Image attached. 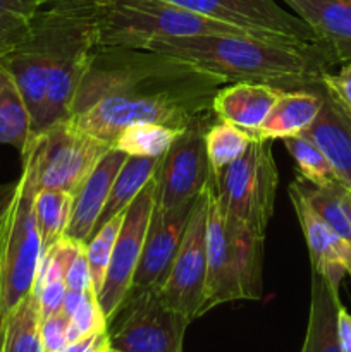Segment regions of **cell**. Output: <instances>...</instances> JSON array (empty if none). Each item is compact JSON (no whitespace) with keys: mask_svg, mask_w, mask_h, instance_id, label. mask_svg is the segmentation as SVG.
I'll list each match as a JSON object with an SVG mask.
<instances>
[{"mask_svg":"<svg viewBox=\"0 0 351 352\" xmlns=\"http://www.w3.org/2000/svg\"><path fill=\"white\" fill-rule=\"evenodd\" d=\"M224 79L147 48L98 47L72 103L69 119L112 146L126 127L160 124L184 131L212 116Z\"/></svg>","mask_w":351,"mask_h":352,"instance_id":"1","label":"cell"},{"mask_svg":"<svg viewBox=\"0 0 351 352\" xmlns=\"http://www.w3.org/2000/svg\"><path fill=\"white\" fill-rule=\"evenodd\" d=\"M147 50L171 55L210 72L226 82H265L282 89H310L336 60L323 45L257 34L157 40Z\"/></svg>","mask_w":351,"mask_h":352,"instance_id":"2","label":"cell"},{"mask_svg":"<svg viewBox=\"0 0 351 352\" xmlns=\"http://www.w3.org/2000/svg\"><path fill=\"white\" fill-rule=\"evenodd\" d=\"M102 7L103 0H50L38 10L33 28L47 45L50 74L31 138L71 117L74 96L98 48Z\"/></svg>","mask_w":351,"mask_h":352,"instance_id":"3","label":"cell"},{"mask_svg":"<svg viewBox=\"0 0 351 352\" xmlns=\"http://www.w3.org/2000/svg\"><path fill=\"white\" fill-rule=\"evenodd\" d=\"M23 168L0 210V329L36 284L43 246L34 215V141L21 151Z\"/></svg>","mask_w":351,"mask_h":352,"instance_id":"4","label":"cell"},{"mask_svg":"<svg viewBox=\"0 0 351 352\" xmlns=\"http://www.w3.org/2000/svg\"><path fill=\"white\" fill-rule=\"evenodd\" d=\"M210 34L255 33L165 0H103L100 12L98 47L147 48L157 40Z\"/></svg>","mask_w":351,"mask_h":352,"instance_id":"5","label":"cell"},{"mask_svg":"<svg viewBox=\"0 0 351 352\" xmlns=\"http://www.w3.org/2000/svg\"><path fill=\"white\" fill-rule=\"evenodd\" d=\"M270 141L255 140L237 160L212 174L217 198L229 223L265 237L274 213L279 174Z\"/></svg>","mask_w":351,"mask_h":352,"instance_id":"6","label":"cell"},{"mask_svg":"<svg viewBox=\"0 0 351 352\" xmlns=\"http://www.w3.org/2000/svg\"><path fill=\"white\" fill-rule=\"evenodd\" d=\"M189 320L162 299L158 287L131 291L109 322L110 349L120 352H182Z\"/></svg>","mask_w":351,"mask_h":352,"instance_id":"7","label":"cell"},{"mask_svg":"<svg viewBox=\"0 0 351 352\" xmlns=\"http://www.w3.org/2000/svg\"><path fill=\"white\" fill-rule=\"evenodd\" d=\"M34 141V182L38 189L76 195L110 144L85 133L71 119L31 138Z\"/></svg>","mask_w":351,"mask_h":352,"instance_id":"8","label":"cell"},{"mask_svg":"<svg viewBox=\"0 0 351 352\" xmlns=\"http://www.w3.org/2000/svg\"><path fill=\"white\" fill-rule=\"evenodd\" d=\"M212 177L193 205L191 217L165 280L158 285L162 299L189 322L202 316L206 282V215Z\"/></svg>","mask_w":351,"mask_h":352,"instance_id":"9","label":"cell"},{"mask_svg":"<svg viewBox=\"0 0 351 352\" xmlns=\"http://www.w3.org/2000/svg\"><path fill=\"white\" fill-rule=\"evenodd\" d=\"M215 113L195 120L179 133L167 153L160 158L157 174V208L162 212L195 201L212 177L206 157L205 133L215 122Z\"/></svg>","mask_w":351,"mask_h":352,"instance_id":"10","label":"cell"},{"mask_svg":"<svg viewBox=\"0 0 351 352\" xmlns=\"http://www.w3.org/2000/svg\"><path fill=\"white\" fill-rule=\"evenodd\" d=\"M155 205H157V179L153 177L141 189L140 195L133 199L124 213L105 280L96 294L107 322L116 316L133 287V278L140 265Z\"/></svg>","mask_w":351,"mask_h":352,"instance_id":"11","label":"cell"},{"mask_svg":"<svg viewBox=\"0 0 351 352\" xmlns=\"http://www.w3.org/2000/svg\"><path fill=\"white\" fill-rule=\"evenodd\" d=\"M191 12L224 21L258 36L320 43L315 33L277 0H165ZM322 45V43H320Z\"/></svg>","mask_w":351,"mask_h":352,"instance_id":"12","label":"cell"},{"mask_svg":"<svg viewBox=\"0 0 351 352\" xmlns=\"http://www.w3.org/2000/svg\"><path fill=\"white\" fill-rule=\"evenodd\" d=\"M240 299H243V291L237 274L236 254L212 177L206 215V282L202 316L215 306Z\"/></svg>","mask_w":351,"mask_h":352,"instance_id":"13","label":"cell"},{"mask_svg":"<svg viewBox=\"0 0 351 352\" xmlns=\"http://www.w3.org/2000/svg\"><path fill=\"white\" fill-rule=\"evenodd\" d=\"M195 201L182 203L169 212H162L155 206L131 291L158 287L165 280L188 227Z\"/></svg>","mask_w":351,"mask_h":352,"instance_id":"14","label":"cell"},{"mask_svg":"<svg viewBox=\"0 0 351 352\" xmlns=\"http://www.w3.org/2000/svg\"><path fill=\"white\" fill-rule=\"evenodd\" d=\"M289 198L306 239L312 272L323 275L330 284L339 287L346 275L344 260L351 244L334 232L332 227L312 208L296 181L289 184Z\"/></svg>","mask_w":351,"mask_h":352,"instance_id":"15","label":"cell"},{"mask_svg":"<svg viewBox=\"0 0 351 352\" xmlns=\"http://www.w3.org/2000/svg\"><path fill=\"white\" fill-rule=\"evenodd\" d=\"M127 155L117 148H110L96 167L93 168L92 174L86 177L79 191L74 195V205H72L71 220H69L65 237L74 241H86L92 237L93 229L98 222L100 215L103 212L107 198L110 195L114 181L117 174L123 168Z\"/></svg>","mask_w":351,"mask_h":352,"instance_id":"16","label":"cell"},{"mask_svg":"<svg viewBox=\"0 0 351 352\" xmlns=\"http://www.w3.org/2000/svg\"><path fill=\"white\" fill-rule=\"evenodd\" d=\"M308 24L336 64L351 62V0H281Z\"/></svg>","mask_w":351,"mask_h":352,"instance_id":"17","label":"cell"},{"mask_svg":"<svg viewBox=\"0 0 351 352\" xmlns=\"http://www.w3.org/2000/svg\"><path fill=\"white\" fill-rule=\"evenodd\" d=\"M7 71L12 74L24 103L31 113V127L40 113L48 88V74H50V58H48L47 45L34 28L19 47L0 58Z\"/></svg>","mask_w":351,"mask_h":352,"instance_id":"18","label":"cell"},{"mask_svg":"<svg viewBox=\"0 0 351 352\" xmlns=\"http://www.w3.org/2000/svg\"><path fill=\"white\" fill-rule=\"evenodd\" d=\"M284 89L265 82H231L215 93L212 110L219 120L253 131L267 119Z\"/></svg>","mask_w":351,"mask_h":352,"instance_id":"19","label":"cell"},{"mask_svg":"<svg viewBox=\"0 0 351 352\" xmlns=\"http://www.w3.org/2000/svg\"><path fill=\"white\" fill-rule=\"evenodd\" d=\"M320 91L322 109L312 126L301 134L322 150L336 177L351 189V124L332 95L323 86H320Z\"/></svg>","mask_w":351,"mask_h":352,"instance_id":"20","label":"cell"},{"mask_svg":"<svg viewBox=\"0 0 351 352\" xmlns=\"http://www.w3.org/2000/svg\"><path fill=\"white\" fill-rule=\"evenodd\" d=\"M320 86L310 89H284L267 119L250 131L255 140L274 141L305 133L322 109Z\"/></svg>","mask_w":351,"mask_h":352,"instance_id":"21","label":"cell"},{"mask_svg":"<svg viewBox=\"0 0 351 352\" xmlns=\"http://www.w3.org/2000/svg\"><path fill=\"white\" fill-rule=\"evenodd\" d=\"M341 308L339 287L312 272V301L301 352H343L337 330Z\"/></svg>","mask_w":351,"mask_h":352,"instance_id":"22","label":"cell"},{"mask_svg":"<svg viewBox=\"0 0 351 352\" xmlns=\"http://www.w3.org/2000/svg\"><path fill=\"white\" fill-rule=\"evenodd\" d=\"M158 164L160 158H150V157H127L124 162L123 168L117 174L116 181H114L110 195L107 198L103 212L100 215L98 222H96L93 234L100 229L105 222L114 219L116 215H120L127 210V206L133 203L141 192V189L155 177L157 174ZM92 234V236H93Z\"/></svg>","mask_w":351,"mask_h":352,"instance_id":"23","label":"cell"},{"mask_svg":"<svg viewBox=\"0 0 351 352\" xmlns=\"http://www.w3.org/2000/svg\"><path fill=\"white\" fill-rule=\"evenodd\" d=\"M31 140V113L12 74L0 62V144L23 151Z\"/></svg>","mask_w":351,"mask_h":352,"instance_id":"24","label":"cell"},{"mask_svg":"<svg viewBox=\"0 0 351 352\" xmlns=\"http://www.w3.org/2000/svg\"><path fill=\"white\" fill-rule=\"evenodd\" d=\"M40 325V305L36 294L31 292L3 320L0 329V352H45Z\"/></svg>","mask_w":351,"mask_h":352,"instance_id":"25","label":"cell"},{"mask_svg":"<svg viewBox=\"0 0 351 352\" xmlns=\"http://www.w3.org/2000/svg\"><path fill=\"white\" fill-rule=\"evenodd\" d=\"M296 182L312 208L332 227L334 232L351 244L350 188L341 181H334L326 186H313L305 179L298 177Z\"/></svg>","mask_w":351,"mask_h":352,"instance_id":"26","label":"cell"},{"mask_svg":"<svg viewBox=\"0 0 351 352\" xmlns=\"http://www.w3.org/2000/svg\"><path fill=\"white\" fill-rule=\"evenodd\" d=\"M234 254H236L237 274H240L243 299L258 301L262 298V258H264L265 237L255 234L246 227L227 222Z\"/></svg>","mask_w":351,"mask_h":352,"instance_id":"27","label":"cell"},{"mask_svg":"<svg viewBox=\"0 0 351 352\" xmlns=\"http://www.w3.org/2000/svg\"><path fill=\"white\" fill-rule=\"evenodd\" d=\"M74 195L57 189H38L34 196V215L43 251L65 236L71 220Z\"/></svg>","mask_w":351,"mask_h":352,"instance_id":"28","label":"cell"},{"mask_svg":"<svg viewBox=\"0 0 351 352\" xmlns=\"http://www.w3.org/2000/svg\"><path fill=\"white\" fill-rule=\"evenodd\" d=\"M253 141L255 138L250 131L226 120L217 119L210 124L205 133V146L212 174H219L227 165L237 160Z\"/></svg>","mask_w":351,"mask_h":352,"instance_id":"29","label":"cell"},{"mask_svg":"<svg viewBox=\"0 0 351 352\" xmlns=\"http://www.w3.org/2000/svg\"><path fill=\"white\" fill-rule=\"evenodd\" d=\"M181 131L160 124H134L119 134L112 146L127 157L162 158Z\"/></svg>","mask_w":351,"mask_h":352,"instance_id":"30","label":"cell"},{"mask_svg":"<svg viewBox=\"0 0 351 352\" xmlns=\"http://www.w3.org/2000/svg\"><path fill=\"white\" fill-rule=\"evenodd\" d=\"M50 0H0V58L31 33L38 10Z\"/></svg>","mask_w":351,"mask_h":352,"instance_id":"31","label":"cell"},{"mask_svg":"<svg viewBox=\"0 0 351 352\" xmlns=\"http://www.w3.org/2000/svg\"><path fill=\"white\" fill-rule=\"evenodd\" d=\"M282 141H284L286 150L295 160L299 177L305 179L306 182L313 186H326L334 181H339L322 150L305 134L286 138Z\"/></svg>","mask_w":351,"mask_h":352,"instance_id":"32","label":"cell"},{"mask_svg":"<svg viewBox=\"0 0 351 352\" xmlns=\"http://www.w3.org/2000/svg\"><path fill=\"white\" fill-rule=\"evenodd\" d=\"M126 213V212H124ZM124 213L116 215L109 222L103 223L88 241H86V260H88L89 275H92L93 291L98 294L102 289L103 280H105L107 268L110 265L114 246H116L117 234H119L120 226H123Z\"/></svg>","mask_w":351,"mask_h":352,"instance_id":"33","label":"cell"},{"mask_svg":"<svg viewBox=\"0 0 351 352\" xmlns=\"http://www.w3.org/2000/svg\"><path fill=\"white\" fill-rule=\"evenodd\" d=\"M107 329H109V322H107L105 315H103L102 308H100L96 292L88 291L83 302L79 305V308L74 311V315L69 318V344L76 342V340L89 336V333L103 332Z\"/></svg>","mask_w":351,"mask_h":352,"instance_id":"34","label":"cell"},{"mask_svg":"<svg viewBox=\"0 0 351 352\" xmlns=\"http://www.w3.org/2000/svg\"><path fill=\"white\" fill-rule=\"evenodd\" d=\"M69 318L62 311L41 318L40 333L45 352H62L69 346Z\"/></svg>","mask_w":351,"mask_h":352,"instance_id":"35","label":"cell"},{"mask_svg":"<svg viewBox=\"0 0 351 352\" xmlns=\"http://www.w3.org/2000/svg\"><path fill=\"white\" fill-rule=\"evenodd\" d=\"M322 86L341 105L351 110V62L344 64L337 74L326 72L322 78Z\"/></svg>","mask_w":351,"mask_h":352,"instance_id":"36","label":"cell"},{"mask_svg":"<svg viewBox=\"0 0 351 352\" xmlns=\"http://www.w3.org/2000/svg\"><path fill=\"white\" fill-rule=\"evenodd\" d=\"M65 287L67 291L88 292L93 291L92 275H89L88 260H86V246L74 256L65 272Z\"/></svg>","mask_w":351,"mask_h":352,"instance_id":"37","label":"cell"},{"mask_svg":"<svg viewBox=\"0 0 351 352\" xmlns=\"http://www.w3.org/2000/svg\"><path fill=\"white\" fill-rule=\"evenodd\" d=\"M110 349L109 329L103 332L89 333L76 342H71L62 352H107Z\"/></svg>","mask_w":351,"mask_h":352,"instance_id":"38","label":"cell"},{"mask_svg":"<svg viewBox=\"0 0 351 352\" xmlns=\"http://www.w3.org/2000/svg\"><path fill=\"white\" fill-rule=\"evenodd\" d=\"M337 330H339L341 349L343 352H351V315L344 308L339 309Z\"/></svg>","mask_w":351,"mask_h":352,"instance_id":"39","label":"cell"},{"mask_svg":"<svg viewBox=\"0 0 351 352\" xmlns=\"http://www.w3.org/2000/svg\"><path fill=\"white\" fill-rule=\"evenodd\" d=\"M86 292H74V291H67L64 296V301H62V308L61 311L64 313L67 318H71L72 315H74L76 309L79 308V305L83 302V299H85Z\"/></svg>","mask_w":351,"mask_h":352,"instance_id":"40","label":"cell"},{"mask_svg":"<svg viewBox=\"0 0 351 352\" xmlns=\"http://www.w3.org/2000/svg\"><path fill=\"white\" fill-rule=\"evenodd\" d=\"M344 267H346V274L351 275V248L346 254V260H344Z\"/></svg>","mask_w":351,"mask_h":352,"instance_id":"41","label":"cell"},{"mask_svg":"<svg viewBox=\"0 0 351 352\" xmlns=\"http://www.w3.org/2000/svg\"><path fill=\"white\" fill-rule=\"evenodd\" d=\"M332 98H334V96H332ZM334 100H336V98H334ZM336 102H337V100H336ZM337 103H339V102H337ZM339 107H341V110H343L344 117H346V119H348V122L351 124V110H348L346 107H344V105H341V103H339Z\"/></svg>","mask_w":351,"mask_h":352,"instance_id":"42","label":"cell"},{"mask_svg":"<svg viewBox=\"0 0 351 352\" xmlns=\"http://www.w3.org/2000/svg\"><path fill=\"white\" fill-rule=\"evenodd\" d=\"M107 352H120V351H116V349H109Z\"/></svg>","mask_w":351,"mask_h":352,"instance_id":"43","label":"cell"},{"mask_svg":"<svg viewBox=\"0 0 351 352\" xmlns=\"http://www.w3.org/2000/svg\"><path fill=\"white\" fill-rule=\"evenodd\" d=\"M350 206H351V189H350Z\"/></svg>","mask_w":351,"mask_h":352,"instance_id":"44","label":"cell"}]
</instances>
